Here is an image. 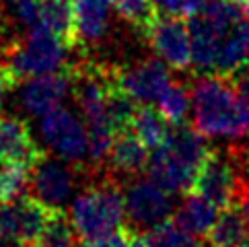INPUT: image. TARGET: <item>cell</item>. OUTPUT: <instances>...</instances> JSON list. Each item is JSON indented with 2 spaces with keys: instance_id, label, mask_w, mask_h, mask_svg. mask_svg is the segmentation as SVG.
Returning a JSON list of instances; mask_svg holds the SVG:
<instances>
[{
  "instance_id": "6da1fadb",
  "label": "cell",
  "mask_w": 249,
  "mask_h": 247,
  "mask_svg": "<svg viewBox=\"0 0 249 247\" xmlns=\"http://www.w3.org/2000/svg\"><path fill=\"white\" fill-rule=\"evenodd\" d=\"M192 126L206 138L249 136V103L231 78L204 74L192 89Z\"/></svg>"
},
{
  "instance_id": "7a4b0ae2",
  "label": "cell",
  "mask_w": 249,
  "mask_h": 247,
  "mask_svg": "<svg viewBox=\"0 0 249 247\" xmlns=\"http://www.w3.org/2000/svg\"><path fill=\"white\" fill-rule=\"evenodd\" d=\"M87 185L70 208V220L83 239L107 235L124 227V190L109 169H91L87 173Z\"/></svg>"
},
{
  "instance_id": "3957f363",
  "label": "cell",
  "mask_w": 249,
  "mask_h": 247,
  "mask_svg": "<svg viewBox=\"0 0 249 247\" xmlns=\"http://www.w3.org/2000/svg\"><path fill=\"white\" fill-rule=\"evenodd\" d=\"M68 50L54 33L46 27H35L29 33H23L11 48L4 52L2 64L11 68V72L19 83L33 76L50 74L64 68V58Z\"/></svg>"
},
{
  "instance_id": "277c9868",
  "label": "cell",
  "mask_w": 249,
  "mask_h": 247,
  "mask_svg": "<svg viewBox=\"0 0 249 247\" xmlns=\"http://www.w3.org/2000/svg\"><path fill=\"white\" fill-rule=\"evenodd\" d=\"M173 198L153 179H136L124 192V212L132 231H150L173 216Z\"/></svg>"
},
{
  "instance_id": "5b68a950",
  "label": "cell",
  "mask_w": 249,
  "mask_h": 247,
  "mask_svg": "<svg viewBox=\"0 0 249 247\" xmlns=\"http://www.w3.org/2000/svg\"><path fill=\"white\" fill-rule=\"evenodd\" d=\"M50 210L33 196H23L0 202V239L6 243L33 247L41 233Z\"/></svg>"
},
{
  "instance_id": "8992f818",
  "label": "cell",
  "mask_w": 249,
  "mask_h": 247,
  "mask_svg": "<svg viewBox=\"0 0 249 247\" xmlns=\"http://www.w3.org/2000/svg\"><path fill=\"white\" fill-rule=\"evenodd\" d=\"M41 136L50 146V151L62 161H68L78 167L85 159H89L87 128L66 107H56L43 116Z\"/></svg>"
},
{
  "instance_id": "52a82bcc",
  "label": "cell",
  "mask_w": 249,
  "mask_h": 247,
  "mask_svg": "<svg viewBox=\"0 0 249 247\" xmlns=\"http://www.w3.org/2000/svg\"><path fill=\"white\" fill-rule=\"evenodd\" d=\"M76 179V165H66L62 159L43 153L29 167L27 188L31 190V196L48 208H62L72 196Z\"/></svg>"
},
{
  "instance_id": "ba28073f",
  "label": "cell",
  "mask_w": 249,
  "mask_h": 247,
  "mask_svg": "<svg viewBox=\"0 0 249 247\" xmlns=\"http://www.w3.org/2000/svg\"><path fill=\"white\" fill-rule=\"evenodd\" d=\"M150 50L173 70H188L192 66V46L188 23L177 15L159 13L155 21L142 33Z\"/></svg>"
},
{
  "instance_id": "9c48e42d",
  "label": "cell",
  "mask_w": 249,
  "mask_h": 247,
  "mask_svg": "<svg viewBox=\"0 0 249 247\" xmlns=\"http://www.w3.org/2000/svg\"><path fill=\"white\" fill-rule=\"evenodd\" d=\"M115 83L134 103L157 101L171 83L169 66L159 58H144L128 66H115Z\"/></svg>"
},
{
  "instance_id": "30bf717a",
  "label": "cell",
  "mask_w": 249,
  "mask_h": 247,
  "mask_svg": "<svg viewBox=\"0 0 249 247\" xmlns=\"http://www.w3.org/2000/svg\"><path fill=\"white\" fill-rule=\"evenodd\" d=\"M192 190L206 198L216 208L235 206L239 192V175L227 155L210 151L196 171Z\"/></svg>"
},
{
  "instance_id": "8fae6325",
  "label": "cell",
  "mask_w": 249,
  "mask_h": 247,
  "mask_svg": "<svg viewBox=\"0 0 249 247\" xmlns=\"http://www.w3.org/2000/svg\"><path fill=\"white\" fill-rule=\"evenodd\" d=\"M25 85L21 87L19 101L23 105V109L29 116H46L52 109L60 107L62 99L70 91V72L68 64L50 74L33 76L23 81Z\"/></svg>"
},
{
  "instance_id": "7c38bea8",
  "label": "cell",
  "mask_w": 249,
  "mask_h": 247,
  "mask_svg": "<svg viewBox=\"0 0 249 247\" xmlns=\"http://www.w3.org/2000/svg\"><path fill=\"white\" fill-rule=\"evenodd\" d=\"M46 153L33 138L23 118L0 113V163H21L31 167Z\"/></svg>"
},
{
  "instance_id": "4fadbf2b",
  "label": "cell",
  "mask_w": 249,
  "mask_h": 247,
  "mask_svg": "<svg viewBox=\"0 0 249 247\" xmlns=\"http://www.w3.org/2000/svg\"><path fill=\"white\" fill-rule=\"evenodd\" d=\"M148 177L157 185L169 194H185L192 190V183L196 177V171L192 165L181 161L175 153H171L165 144L153 148V153L148 157L146 165Z\"/></svg>"
},
{
  "instance_id": "5bb4252c",
  "label": "cell",
  "mask_w": 249,
  "mask_h": 247,
  "mask_svg": "<svg viewBox=\"0 0 249 247\" xmlns=\"http://www.w3.org/2000/svg\"><path fill=\"white\" fill-rule=\"evenodd\" d=\"M148 146L128 130H122L113 136V142L107 153L109 171L113 175H126V177H136L142 171H146L148 165Z\"/></svg>"
},
{
  "instance_id": "9a60e30c",
  "label": "cell",
  "mask_w": 249,
  "mask_h": 247,
  "mask_svg": "<svg viewBox=\"0 0 249 247\" xmlns=\"http://www.w3.org/2000/svg\"><path fill=\"white\" fill-rule=\"evenodd\" d=\"M39 25L50 29L66 48L78 46L72 0H37Z\"/></svg>"
},
{
  "instance_id": "2e32d148",
  "label": "cell",
  "mask_w": 249,
  "mask_h": 247,
  "mask_svg": "<svg viewBox=\"0 0 249 247\" xmlns=\"http://www.w3.org/2000/svg\"><path fill=\"white\" fill-rule=\"evenodd\" d=\"M218 216V208L214 204L200 196L198 192H185L183 200L179 202V206L173 210V220L177 225H181L185 231H190L192 235L200 237L206 235L210 231V227L214 225V220Z\"/></svg>"
},
{
  "instance_id": "e0dca14e",
  "label": "cell",
  "mask_w": 249,
  "mask_h": 247,
  "mask_svg": "<svg viewBox=\"0 0 249 247\" xmlns=\"http://www.w3.org/2000/svg\"><path fill=\"white\" fill-rule=\"evenodd\" d=\"M78 43H99L109 27V0H72Z\"/></svg>"
},
{
  "instance_id": "ac0fdd59",
  "label": "cell",
  "mask_w": 249,
  "mask_h": 247,
  "mask_svg": "<svg viewBox=\"0 0 249 247\" xmlns=\"http://www.w3.org/2000/svg\"><path fill=\"white\" fill-rule=\"evenodd\" d=\"M206 239L210 247H243L249 241V227L237 206L222 208L206 233Z\"/></svg>"
},
{
  "instance_id": "d6986e66",
  "label": "cell",
  "mask_w": 249,
  "mask_h": 247,
  "mask_svg": "<svg viewBox=\"0 0 249 247\" xmlns=\"http://www.w3.org/2000/svg\"><path fill=\"white\" fill-rule=\"evenodd\" d=\"M130 130L148 148H157L167 140L171 124L161 116V111L150 107L148 103V105H136L134 116H132V122H130Z\"/></svg>"
},
{
  "instance_id": "ffe728a7",
  "label": "cell",
  "mask_w": 249,
  "mask_h": 247,
  "mask_svg": "<svg viewBox=\"0 0 249 247\" xmlns=\"http://www.w3.org/2000/svg\"><path fill=\"white\" fill-rule=\"evenodd\" d=\"M76 231L64 208H52L33 247H76Z\"/></svg>"
},
{
  "instance_id": "44dd1931",
  "label": "cell",
  "mask_w": 249,
  "mask_h": 247,
  "mask_svg": "<svg viewBox=\"0 0 249 247\" xmlns=\"http://www.w3.org/2000/svg\"><path fill=\"white\" fill-rule=\"evenodd\" d=\"M157 101H159L161 116L171 124V126H177V124L185 122V118H188V113L192 109V91L188 89L185 83L171 81Z\"/></svg>"
},
{
  "instance_id": "7402d4cb",
  "label": "cell",
  "mask_w": 249,
  "mask_h": 247,
  "mask_svg": "<svg viewBox=\"0 0 249 247\" xmlns=\"http://www.w3.org/2000/svg\"><path fill=\"white\" fill-rule=\"evenodd\" d=\"M150 247H202L198 237L185 231L181 225H177L173 218L153 227L144 233Z\"/></svg>"
},
{
  "instance_id": "603a6c76",
  "label": "cell",
  "mask_w": 249,
  "mask_h": 247,
  "mask_svg": "<svg viewBox=\"0 0 249 247\" xmlns=\"http://www.w3.org/2000/svg\"><path fill=\"white\" fill-rule=\"evenodd\" d=\"M109 6L118 13L120 19L132 25L140 35L146 31V27L159 15L153 0H109Z\"/></svg>"
},
{
  "instance_id": "cb8c5ba5",
  "label": "cell",
  "mask_w": 249,
  "mask_h": 247,
  "mask_svg": "<svg viewBox=\"0 0 249 247\" xmlns=\"http://www.w3.org/2000/svg\"><path fill=\"white\" fill-rule=\"evenodd\" d=\"M29 185V167L21 163H0V202L15 200Z\"/></svg>"
},
{
  "instance_id": "d4e9b609",
  "label": "cell",
  "mask_w": 249,
  "mask_h": 247,
  "mask_svg": "<svg viewBox=\"0 0 249 247\" xmlns=\"http://www.w3.org/2000/svg\"><path fill=\"white\" fill-rule=\"evenodd\" d=\"M132 229L130 227H120L107 235L91 237V239H83L76 247H130L132 243Z\"/></svg>"
},
{
  "instance_id": "484cf974",
  "label": "cell",
  "mask_w": 249,
  "mask_h": 247,
  "mask_svg": "<svg viewBox=\"0 0 249 247\" xmlns=\"http://www.w3.org/2000/svg\"><path fill=\"white\" fill-rule=\"evenodd\" d=\"M208 0H175V15L181 19H190V17L198 15Z\"/></svg>"
},
{
  "instance_id": "4316f807",
  "label": "cell",
  "mask_w": 249,
  "mask_h": 247,
  "mask_svg": "<svg viewBox=\"0 0 249 247\" xmlns=\"http://www.w3.org/2000/svg\"><path fill=\"white\" fill-rule=\"evenodd\" d=\"M235 204L239 206V212H241L243 220L249 227V183L239 181V192H237V200Z\"/></svg>"
},
{
  "instance_id": "83f0119b",
  "label": "cell",
  "mask_w": 249,
  "mask_h": 247,
  "mask_svg": "<svg viewBox=\"0 0 249 247\" xmlns=\"http://www.w3.org/2000/svg\"><path fill=\"white\" fill-rule=\"evenodd\" d=\"M15 85H19V81H17L15 74L11 72V68L0 62V101H2V97L11 91Z\"/></svg>"
},
{
  "instance_id": "f1b7e54d",
  "label": "cell",
  "mask_w": 249,
  "mask_h": 247,
  "mask_svg": "<svg viewBox=\"0 0 249 247\" xmlns=\"http://www.w3.org/2000/svg\"><path fill=\"white\" fill-rule=\"evenodd\" d=\"M153 4L157 6L159 13L175 15V0H153Z\"/></svg>"
},
{
  "instance_id": "f546056e",
  "label": "cell",
  "mask_w": 249,
  "mask_h": 247,
  "mask_svg": "<svg viewBox=\"0 0 249 247\" xmlns=\"http://www.w3.org/2000/svg\"><path fill=\"white\" fill-rule=\"evenodd\" d=\"M0 247H8V245H6V241H4V239H0Z\"/></svg>"
},
{
  "instance_id": "4dcf8cb0",
  "label": "cell",
  "mask_w": 249,
  "mask_h": 247,
  "mask_svg": "<svg viewBox=\"0 0 249 247\" xmlns=\"http://www.w3.org/2000/svg\"><path fill=\"white\" fill-rule=\"evenodd\" d=\"M17 247H27V245H17Z\"/></svg>"
},
{
  "instance_id": "1f68e13d",
  "label": "cell",
  "mask_w": 249,
  "mask_h": 247,
  "mask_svg": "<svg viewBox=\"0 0 249 247\" xmlns=\"http://www.w3.org/2000/svg\"><path fill=\"white\" fill-rule=\"evenodd\" d=\"M243 247H249V245H247V243H245V245H243Z\"/></svg>"
}]
</instances>
